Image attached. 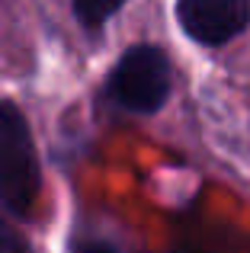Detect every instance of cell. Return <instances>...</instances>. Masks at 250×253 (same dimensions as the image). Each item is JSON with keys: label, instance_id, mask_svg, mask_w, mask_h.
<instances>
[{"label": "cell", "instance_id": "1", "mask_svg": "<svg viewBox=\"0 0 250 253\" xmlns=\"http://www.w3.org/2000/svg\"><path fill=\"white\" fill-rule=\"evenodd\" d=\"M39 161L26 116L0 99V202L16 215L32 211L39 199Z\"/></svg>", "mask_w": 250, "mask_h": 253}, {"label": "cell", "instance_id": "2", "mask_svg": "<svg viewBox=\"0 0 250 253\" xmlns=\"http://www.w3.org/2000/svg\"><path fill=\"white\" fill-rule=\"evenodd\" d=\"M170 86H173V74H170L167 55L157 45H131L116 61L106 81V93L122 109L151 116L167 103Z\"/></svg>", "mask_w": 250, "mask_h": 253}, {"label": "cell", "instance_id": "3", "mask_svg": "<svg viewBox=\"0 0 250 253\" xmlns=\"http://www.w3.org/2000/svg\"><path fill=\"white\" fill-rule=\"evenodd\" d=\"M176 16L189 39L225 45L250 23V0H176Z\"/></svg>", "mask_w": 250, "mask_h": 253}, {"label": "cell", "instance_id": "4", "mask_svg": "<svg viewBox=\"0 0 250 253\" xmlns=\"http://www.w3.org/2000/svg\"><path fill=\"white\" fill-rule=\"evenodd\" d=\"M125 0H74V13L87 29H100Z\"/></svg>", "mask_w": 250, "mask_h": 253}, {"label": "cell", "instance_id": "5", "mask_svg": "<svg viewBox=\"0 0 250 253\" xmlns=\"http://www.w3.org/2000/svg\"><path fill=\"white\" fill-rule=\"evenodd\" d=\"M0 253H29V244H26L13 228L0 224Z\"/></svg>", "mask_w": 250, "mask_h": 253}, {"label": "cell", "instance_id": "6", "mask_svg": "<svg viewBox=\"0 0 250 253\" xmlns=\"http://www.w3.org/2000/svg\"><path fill=\"white\" fill-rule=\"evenodd\" d=\"M74 253H125V250L116 247V244H106V241H77Z\"/></svg>", "mask_w": 250, "mask_h": 253}]
</instances>
